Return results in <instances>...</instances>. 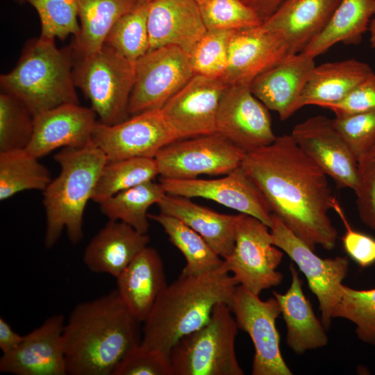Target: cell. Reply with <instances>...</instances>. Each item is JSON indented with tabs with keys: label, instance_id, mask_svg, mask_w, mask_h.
Masks as SVG:
<instances>
[{
	"label": "cell",
	"instance_id": "c3c4849f",
	"mask_svg": "<svg viewBox=\"0 0 375 375\" xmlns=\"http://www.w3.org/2000/svg\"><path fill=\"white\" fill-rule=\"evenodd\" d=\"M368 31L369 33V43L372 48H375V15L372 17Z\"/></svg>",
	"mask_w": 375,
	"mask_h": 375
},
{
	"label": "cell",
	"instance_id": "4fadbf2b",
	"mask_svg": "<svg viewBox=\"0 0 375 375\" xmlns=\"http://www.w3.org/2000/svg\"><path fill=\"white\" fill-rule=\"evenodd\" d=\"M178 140L161 109L144 111L113 125L97 121L92 136L107 161L155 158L161 149Z\"/></svg>",
	"mask_w": 375,
	"mask_h": 375
},
{
	"label": "cell",
	"instance_id": "bcb514c9",
	"mask_svg": "<svg viewBox=\"0 0 375 375\" xmlns=\"http://www.w3.org/2000/svg\"><path fill=\"white\" fill-rule=\"evenodd\" d=\"M23 338L24 336L15 332L2 317H0V349L3 354L15 350Z\"/></svg>",
	"mask_w": 375,
	"mask_h": 375
},
{
	"label": "cell",
	"instance_id": "83f0119b",
	"mask_svg": "<svg viewBox=\"0 0 375 375\" xmlns=\"http://www.w3.org/2000/svg\"><path fill=\"white\" fill-rule=\"evenodd\" d=\"M372 73L367 63L354 58L315 66L302 92L299 110L308 105L324 108L338 102Z\"/></svg>",
	"mask_w": 375,
	"mask_h": 375
},
{
	"label": "cell",
	"instance_id": "7bdbcfd3",
	"mask_svg": "<svg viewBox=\"0 0 375 375\" xmlns=\"http://www.w3.org/2000/svg\"><path fill=\"white\" fill-rule=\"evenodd\" d=\"M112 375H174L169 357L138 345L116 367Z\"/></svg>",
	"mask_w": 375,
	"mask_h": 375
},
{
	"label": "cell",
	"instance_id": "4316f807",
	"mask_svg": "<svg viewBox=\"0 0 375 375\" xmlns=\"http://www.w3.org/2000/svg\"><path fill=\"white\" fill-rule=\"evenodd\" d=\"M292 282L284 294L273 292L278 301L285 322L288 346L297 354L322 348L328 344V336L322 322L315 316L310 301L304 295L303 281L292 264L290 265Z\"/></svg>",
	"mask_w": 375,
	"mask_h": 375
},
{
	"label": "cell",
	"instance_id": "2e32d148",
	"mask_svg": "<svg viewBox=\"0 0 375 375\" xmlns=\"http://www.w3.org/2000/svg\"><path fill=\"white\" fill-rule=\"evenodd\" d=\"M290 135L338 188L355 190L358 181V159L335 128L333 119L311 117L297 124Z\"/></svg>",
	"mask_w": 375,
	"mask_h": 375
},
{
	"label": "cell",
	"instance_id": "ba28073f",
	"mask_svg": "<svg viewBox=\"0 0 375 375\" xmlns=\"http://www.w3.org/2000/svg\"><path fill=\"white\" fill-rule=\"evenodd\" d=\"M283 256L272 244L268 226L253 216L238 215L234 249L224 262L239 285L258 295L280 285L283 275L277 268Z\"/></svg>",
	"mask_w": 375,
	"mask_h": 375
},
{
	"label": "cell",
	"instance_id": "1f68e13d",
	"mask_svg": "<svg viewBox=\"0 0 375 375\" xmlns=\"http://www.w3.org/2000/svg\"><path fill=\"white\" fill-rule=\"evenodd\" d=\"M165 194L161 183L153 180L119 192L99 204L108 219L122 222L142 233H147L148 209L157 204Z\"/></svg>",
	"mask_w": 375,
	"mask_h": 375
},
{
	"label": "cell",
	"instance_id": "44dd1931",
	"mask_svg": "<svg viewBox=\"0 0 375 375\" xmlns=\"http://www.w3.org/2000/svg\"><path fill=\"white\" fill-rule=\"evenodd\" d=\"M291 54L283 37L259 26L235 31L228 44L227 85L247 84Z\"/></svg>",
	"mask_w": 375,
	"mask_h": 375
},
{
	"label": "cell",
	"instance_id": "7c38bea8",
	"mask_svg": "<svg viewBox=\"0 0 375 375\" xmlns=\"http://www.w3.org/2000/svg\"><path fill=\"white\" fill-rule=\"evenodd\" d=\"M269 229L272 244L285 253L306 276L310 290L319 301L322 323L325 329L328 328L333 310L342 296V281L349 270L347 258L319 257L274 214Z\"/></svg>",
	"mask_w": 375,
	"mask_h": 375
},
{
	"label": "cell",
	"instance_id": "e0dca14e",
	"mask_svg": "<svg viewBox=\"0 0 375 375\" xmlns=\"http://www.w3.org/2000/svg\"><path fill=\"white\" fill-rule=\"evenodd\" d=\"M228 85L222 78L194 75L161 108L179 139L216 132L221 97Z\"/></svg>",
	"mask_w": 375,
	"mask_h": 375
},
{
	"label": "cell",
	"instance_id": "e575fe53",
	"mask_svg": "<svg viewBox=\"0 0 375 375\" xmlns=\"http://www.w3.org/2000/svg\"><path fill=\"white\" fill-rule=\"evenodd\" d=\"M150 3V2H149ZM149 2H140L121 17L112 26L104 45L135 62L149 51Z\"/></svg>",
	"mask_w": 375,
	"mask_h": 375
},
{
	"label": "cell",
	"instance_id": "9c48e42d",
	"mask_svg": "<svg viewBox=\"0 0 375 375\" xmlns=\"http://www.w3.org/2000/svg\"><path fill=\"white\" fill-rule=\"evenodd\" d=\"M195 75L189 54L168 45L152 50L135 62V79L128 112L161 109Z\"/></svg>",
	"mask_w": 375,
	"mask_h": 375
},
{
	"label": "cell",
	"instance_id": "d4e9b609",
	"mask_svg": "<svg viewBox=\"0 0 375 375\" xmlns=\"http://www.w3.org/2000/svg\"><path fill=\"white\" fill-rule=\"evenodd\" d=\"M116 279L118 294L141 323L147 319L156 299L168 285L160 254L148 246Z\"/></svg>",
	"mask_w": 375,
	"mask_h": 375
},
{
	"label": "cell",
	"instance_id": "681fc988",
	"mask_svg": "<svg viewBox=\"0 0 375 375\" xmlns=\"http://www.w3.org/2000/svg\"><path fill=\"white\" fill-rule=\"evenodd\" d=\"M140 2H151L153 0H138Z\"/></svg>",
	"mask_w": 375,
	"mask_h": 375
},
{
	"label": "cell",
	"instance_id": "d6a6232c",
	"mask_svg": "<svg viewBox=\"0 0 375 375\" xmlns=\"http://www.w3.org/2000/svg\"><path fill=\"white\" fill-rule=\"evenodd\" d=\"M24 149L0 152V200L29 190L44 191L52 180L49 170Z\"/></svg>",
	"mask_w": 375,
	"mask_h": 375
},
{
	"label": "cell",
	"instance_id": "5bb4252c",
	"mask_svg": "<svg viewBox=\"0 0 375 375\" xmlns=\"http://www.w3.org/2000/svg\"><path fill=\"white\" fill-rule=\"evenodd\" d=\"M216 132L246 153L276 138L268 108L251 92L250 85H228L219 104Z\"/></svg>",
	"mask_w": 375,
	"mask_h": 375
},
{
	"label": "cell",
	"instance_id": "836d02e7",
	"mask_svg": "<svg viewBox=\"0 0 375 375\" xmlns=\"http://www.w3.org/2000/svg\"><path fill=\"white\" fill-rule=\"evenodd\" d=\"M159 175L153 158H131L107 161L103 166L92 200L97 203L125 190L153 181Z\"/></svg>",
	"mask_w": 375,
	"mask_h": 375
},
{
	"label": "cell",
	"instance_id": "b9f144b4",
	"mask_svg": "<svg viewBox=\"0 0 375 375\" xmlns=\"http://www.w3.org/2000/svg\"><path fill=\"white\" fill-rule=\"evenodd\" d=\"M333 122L357 159L375 142V110L335 117Z\"/></svg>",
	"mask_w": 375,
	"mask_h": 375
},
{
	"label": "cell",
	"instance_id": "8fae6325",
	"mask_svg": "<svg viewBox=\"0 0 375 375\" xmlns=\"http://www.w3.org/2000/svg\"><path fill=\"white\" fill-rule=\"evenodd\" d=\"M228 306L240 329L247 332L254 347L253 375H292L280 349L276 320L281 314L275 297L262 300L241 285Z\"/></svg>",
	"mask_w": 375,
	"mask_h": 375
},
{
	"label": "cell",
	"instance_id": "277c9868",
	"mask_svg": "<svg viewBox=\"0 0 375 375\" xmlns=\"http://www.w3.org/2000/svg\"><path fill=\"white\" fill-rule=\"evenodd\" d=\"M53 159L60 172L43 191L47 249L56 244L64 229L72 244L82 240L84 211L107 162L105 153L92 142L82 148H64Z\"/></svg>",
	"mask_w": 375,
	"mask_h": 375
},
{
	"label": "cell",
	"instance_id": "4dcf8cb0",
	"mask_svg": "<svg viewBox=\"0 0 375 375\" xmlns=\"http://www.w3.org/2000/svg\"><path fill=\"white\" fill-rule=\"evenodd\" d=\"M159 224L170 242L183 255L185 265L181 274L201 275L218 268L224 260L195 231L180 219L163 213L148 214Z\"/></svg>",
	"mask_w": 375,
	"mask_h": 375
},
{
	"label": "cell",
	"instance_id": "3957f363",
	"mask_svg": "<svg viewBox=\"0 0 375 375\" xmlns=\"http://www.w3.org/2000/svg\"><path fill=\"white\" fill-rule=\"evenodd\" d=\"M239 285L224 262L218 268L193 276H180L160 293L144 321L140 344L169 357L174 344L210 319L215 305H229Z\"/></svg>",
	"mask_w": 375,
	"mask_h": 375
},
{
	"label": "cell",
	"instance_id": "d6986e66",
	"mask_svg": "<svg viewBox=\"0 0 375 375\" xmlns=\"http://www.w3.org/2000/svg\"><path fill=\"white\" fill-rule=\"evenodd\" d=\"M92 108L63 104L34 116L33 131L25 149L39 158L60 147L82 148L92 142L97 122Z\"/></svg>",
	"mask_w": 375,
	"mask_h": 375
},
{
	"label": "cell",
	"instance_id": "f546056e",
	"mask_svg": "<svg viewBox=\"0 0 375 375\" xmlns=\"http://www.w3.org/2000/svg\"><path fill=\"white\" fill-rule=\"evenodd\" d=\"M140 3L138 0H77L81 25L74 49L78 57L99 51L117 21Z\"/></svg>",
	"mask_w": 375,
	"mask_h": 375
},
{
	"label": "cell",
	"instance_id": "60d3db41",
	"mask_svg": "<svg viewBox=\"0 0 375 375\" xmlns=\"http://www.w3.org/2000/svg\"><path fill=\"white\" fill-rule=\"evenodd\" d=\"M358 181L353 190L361 222L375 231V142L358 159Z\"/></svg>",
	"mask_w": 375,
	"mask_h": 375
},
{
	"label": "cell",
	"instance_id": "ac0fdd59",
	"mask_svg": "<svg viewBox=\"0 0 375 375\" xmlns=\"http://www.w3.org/2000/svg\"><path fill=\"white\" fill-rule=\"evenodd\" d=\"M65 317L47 318L26 335L11 352L2 354L0 372L15 375L67 374L63 345Z\"/></svg>",
	"mask_w": 375,
	"mask_h": 375
},
{
	"label": "cell",
	"instance_id": "d590c367",
	"mask_svg": "<svg viewBox=\"0 0 375 375\" xmlns=\"http://www.w3.org/2000/svg\"><path fill=\"white\" fill-rule=\"evenodd\" d=\"M332 317L353 322L358 338L375 346V288L356 290L342 284V296Z\"/></svg>",
	"mask_w": 375,
	"mask_h": 375
},
{
	"label": "cell",
	"instance_id": "f1b7e54d",
	"mask_svg": "<svg viewBox=\"0 0 375 375\" xmlns=\"http://www.w3.org/2000/svg\"><path fill=\"white\" fill-rule=\"evenodd\" d=\"M375 15V0H341L324 30L303 51L317 57L332 46L362 41Z\"/></svg>",
	"mask_w": 375,
	"mask_h": 375
},
{
	"label": "cell",
	"instance_id": "6da1fadb",
	"mask_svg": "<svg viewBox=\"0 0 375 375\" xmlns=\"http://www.w3.org/2000/svg\"><path fill=\"white\" fill-rule=\"evenodd\" d=\"M241 167L265 197L272 214L312 250L335 247L338 231L328 211L335 201L327 175L291 135L247 153Z\"/></svg>",
	"mask_w": 375,
	"mask_h": 375
},
{
	"label": "cell",
	"instance_id": "74e56055",
	"mask_svg": "<svg viewBox=\"0 0 375 375\" xmlns=\"http://www.w3.org/2000/svg\"><path fill=\"white\" fill-rule=\"evenodd\" d=\"M207 30L237 31L262 22L242 0H194Z\"/></svg>",
	"mask_w": 375,
	"mask_h": 375
},
{
	"label": "cell",
	"instance_id": "ffe728a7",
	"mask_svg": "<svg viewBox=\"0 0 375 375\" xmlns=\"http://www.w3.org/2000/svg\"><path fill=\"white\" fill-rule=\"evenodd\" d=\"M315 58L305 51L289 54L251 81V92L281 121L286 120L299 110L302 92L316 66Z\"/></svg>",
	"mask_w": 375,
	"mask_h": 375
},
{
	"label": "cell",
	"instance_id": "ab89813d",
	"mask_svg": "<svg viewBox=\"0 0 375 375\" xmlns=\"http://www.w3.org/2000/svg\"><path fill=\"white\" fill-rule=\"evenodd\" d=\"M37 11L41 22V37L61 40L80 31L77 0H22Z\"/></svg>",
	"mask_w": 375,
	"mask_h": 375
},
{
	"label": "cell",
	"instance_id": "7dc6e473",
	"mask_svg": "<svg viewBox=\"0 0 375 375\" xmlns=\"http://www.w3.org/2000/svg\"><path fill=\"white\" fill-rule=\"evenodd\" d=\"M285 0H242L263 22L270 17Z\"/></svg>",
	"mask_w": 375,
	"mask_h": 375
},
{
	"label": "cell",
	"instance_id": "7a4b0ae2",
	"mask_svg": "<svg viewBox=\"0 0 375 375\" xmlns=\"http://www.w3.org/2000/svg\"><path fill=\"white\" fill-rule=\"evenodd\" d=\"M140 323L116 290L77 304L62 334L67 374L112 375L140 345Z\"/></svg>",
	"mask_w": 375,
	"mask_h": 375
},
{
	"label": "cell",
	"instance_id": "603a6c76",
	"mask_svg": "<svg viewBox=\"0 0 375 375\" xmlns=\"http://www.w3.org/2000/svg\"><path fill=\"white\" fill-rule=\"evenodd\" d=\"M341 0H285L259 27L280 33L290 53L303 51L326 27Z\"/></svg>",
	"mask_w": 375,
	"mask_h": 375
},
{
	"label": "cell",
	"instance_id": "f35d334b",
	"mask_svg": "<svg viewBox=\"0 0 375 375\" xmlns=\"http://www.w3.org/2000/svg\"><path fill=\"white\" fill-rule=\"evenodd\" d=\"M235 31L208 30L189 53L197 75L223 78L228 65V44Z\"/></svg>",
	"mask_w": 375,
	"mask_h": 375
},
{
	"label": "cell",
	"instance_id": "5b68a950",
	"mask_svg": "<svg viewBox=\"0 0 375 375\" xmlns=\"http://www.w3.org/2000/svg\"><path fill=\"white\" fill-rule=\"evenodd\" d=\"M3 92L19 99L33 116L67 103H78L71 53L54 39L40 37L24 48L16 66L1 74Z\"/></svg>",
	"mask_w": 375,
	"mask_h": 375
},
{
	"label": "cell",
	"instance_id": "9a60e30c",
	"mask_svg": "<svg viewBox=\"0 0 375 375\" xmlns=\"http://www.w3.org/2000/svg\"><path fill=\"white\" fill-rule=\"evenodd\" d=\"M160 183L166 194L212 200L271 225L272 212L265 197L241 166L219 178L160 177Z\"/></svg>",
	"mask_w": 375,
	"mask_h": 375
},
{
	"label": "cell",
	"instance_id": "30bf717a",
	"mask_svg": "<svg viewBox=\"0 0 375 375\" xmlns=\"http://www.w3.org/2000/svg\"><path fill=\"white\" fill-rule=\"evenodd\" d=\"M246 153L218 133L180 139L155 157L160 177L192 179L226 175L241 166Z\"/></svg>",
	"mask_w": 375,
	"mask_h": 375
},
{
	"label": "cell",
	"instance_id": "52a82bcc",
	"mask_svg": "<svg viewBox=\"0 0 375 375\" xmlns=\"http://www.w3.org/2000/svg\"><path fill=\"white\" fill-rule=\"evenodd\" d=\"M75 86L91 103L99 122L113 125L128 119L135 79V62L106 45L79 57L73 67Z\"/></svg>",
	"mask_w": 375,
	"mask_h": 375
},
{
	"label": "cell",
	"instance_id": "8992f818",
	"mask_svg": "<svg viewBox=\"0 0 375 375\" xmlns=\"http://www.w3.org/2000/svg\"><path fill=\"white\" fill-rule=\"evenodd\" d=\"M239 328L228 305H215L209 321L172 347L174 375H243L235 343Z\"/></svg>",
	"mask_w": 375,
	"mask_h": 375
},
{
	"label": "cell",
	"instance_id": "7402d4cb",
	"mask_svg": "<svg viewBox=\"0 0 375 375\" xmlns=\"http://www.w3.org/2000/svg\"><path fill=\"white\" fill-rule=\"evenodd\" d=\"M147 23L149 50L174 45L189 54L208 31L194 0H153Z\"/></svg>",
	"mask_w": 375,
	"mask_h": 375
},
{
	"label": "cell",
	"instance_id": "cb8c5ba5",
	"mask_svg": "<svg viewBox=\"0 0 375 375\" xmlns=\"http://www.w3.org/2000/svg\"><path fill=\"white\" fill-rule=\"evenodd\" d=\"M149 241L147 233L122 222L108 219L85 247L83 262L92 272L116 278Z\"/></svg>",
	"mask_w": 375,
	"mask_h": 375
},
{
	"label": "cell",
	"instance_id": "f6af8a7d",
	"mask_svg": "<svg viewBox=\"0 0 375 375\" xmlns=\"http://www.w3.org/2000/svg\"><path fill=\"white\" fill-rule=\"evenodd\" d=\"M324 108L333 112L335 117L375 110V73L361 81L341 101Z\"/></svg>",
	"mask_w": 375,
	"mask_h": 375
},
{
	"label": "cell",
	"instance_id": "ee69618b",
	"mask_svg": "<svg viewBox=\"0 0 375 375\" xmlns=\"http://www.w3.org/2000/svg\"><path fill=\"white\" fill-rule=\"evenodd\" d=\"M333 209L340 215L346 227V232L342 237V245L346 253L362 268L374 265L375 238L351 228L337 199L333 203Z\"/></svg>",
	"mask_w": 375,
	"mask_h": 375
},
{
	"label": "cell",
	"instance_id": "8d00e7d4",
	"mask_svg": "<svg viewBox=\"0 0 375 375\" xmlns=\"http://www.w3.org/2000/svg\"><path fill=\"white\" fill-rule=\"evenodd\" d=\"M34 116L17 97L0 94V152L24 149L33 131Z\"/></svg>",
	"mask_w": 375,
	"mask_h": 375
},
{
	"label": "cell",
	"instance_id": "484cf974",
	"mask_svg": "<svg viewBox=\"0 0 375 375\" xmlns=\"http://www.w3.org/2000/svg\"><path fill=\"white\" fill-rule=\"evenodd\" d=\"M160 212L174 217L198 233L223 259L235 246L238 215H226L193 202L190 198L168 194L157 203Z\"/></svg>",
	"mask_w": 375,
	"mask_h": 375
}]
</instances>
